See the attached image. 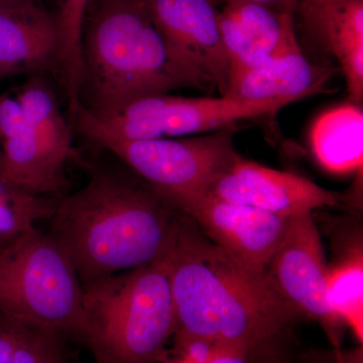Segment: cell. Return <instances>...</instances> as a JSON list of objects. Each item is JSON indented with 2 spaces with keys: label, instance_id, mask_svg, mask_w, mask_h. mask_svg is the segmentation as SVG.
Wrapping results in <instances>:
<instances>
[{
  "label": "cell",
  "instance_id": "6da1fadb",
  "mask_svg": "<svg viewBox=\"0 0 363 363\" xmlns=\"http://www.w3.org/2000/svg\"><path fill=\"white\" fill-rule=\"evenodd\" d=\"M166 257L175 335L241 344L252 360L301 317L277 292L267 272L215 245L187 215L182 214Z\"/></svg>",
  "mask_w": 363,
  "mask_h": 363
},
{
  "label": "cell",
  "instance_id": "7a4b0ae2",
  "mask_svg": "<svg viewBox=\"0 0 363 363\" xmlns=\"http://www.w3.org/2000/svg\"><path fill=\"white\" fill-rule=\"evenodd\" d=\"M90 168L87 183L60 198L51 234L81 283L131 271L161 259L182 212L125 164Z\"/></svg>",
  "mask_w": 363,
  "mask_h": 363
},
{
  "label": "cell",
  "instance_id": "3957f363",
  "mask_svg": "<svg viewBox=\"0 0 363 363\" xmlns=\"http://www.w3.org/2000/svg\"><path fill=\"white\" fill-rule=\"evenodd\" d=\"M184 88L194 86L177 65L143 0H91L75 105L104 121L138 100Z\"/></svg>",
  "mask_w": 363,
  "mask_h": 363
},
{
  "label": "cell",
  "instance_id": "277c9868",
  "mask_svg": "<svg viewBox=\"0 0 363 363\" xmlns=\"http://www.w3.org/2000/svg\"><path fill=\"white\" fill-rule=\"evenodd\" d=\"M82 289L80 340L96 363H162L168 357L177 319L166 255Z\"/></svg>",
  "mask_w": 363,
  "mask_h": 363
},
{
  "label": "cell",
  "instance_id": "5b68a950",
  "mask_svg": "<svg viewBox=\"0 0 363 363\" xmlns=\"http://www.w3.org/2000/svg\"><path fill=\"white\" fill-rule=\"evenodd\" d=\"M83 289L73 262L49 233L35 228L0 250V312L80 339Z\"/></svg>",
  "mask_w": 363,
  "mask_h": 363
},
{
  "label": "cell",
  "instance_id": "8992f818",
  "mask_svg": "<svg viewBox=\"0 0 363 363\" xmlns=\"http://www.w3.org/2000/svg\"><path fill=\"white\" fill-rule=\"evenodd\" d=\"M292 102L220 96L186 98L156 95L133 102L111 118L98 121L78 104L71 113L81 135L101 140H145L181 138L233 128L247 119L272 116Z\"/></svg>",
  "mask_w": 363,
  "mask_h": 363
},
{
  "label": "cell",
  "instance_id": "52a82bcc",
  "mask_svg": "<svg viewBox=\"0 0 363 363\" xmlns=\"http://www.w3.org/2000/svg\"><path fill=\"white\" fill-rule=\"evenodd\" d=\"M235 128H223L195 138L162 140H101L94 143L111 152L147 182L174 207L206 194L212 183L238 154Z\"/></svg>",
  "mask_w": 363,
  "mask_h": 363
},
{
  "label": "cell",
  "instance_id": "ba28073f",
  "mask_svg": "<svg viewBox=\"0 0 363 363\" xmlns=\"http://www.w3.org/2000/svg\"><path fill=\"white\" fill-rule=\"evenodd\" d=\"M177 65L194 89L225 96L229 63L214 0H143Z\"/></svg>",
  "mask_w": 363,
  "mask_h": 363
},
{
  "label": "cell",
  "instance_id": "9c48e42d",
  "mask_svg": "<svg viewBox=\"0 0 363 363\" xmlns=\"http://www.w3.org/2000/svg\"><path fill=\"white\" fill-rule=\"evenodd\" d=\"M327 272L323 245L312 213L292 217L285 240L267 267V277L301 316L317 321L334 347L340 348L344 324L329 302Z\"/></svg>",
  "mask_w": 363,
  "mask_h": 363
},
{
  "label": "cell",
  "instance_id": "30bf717a",
  "mask_svg": "<svg viewBox=\"0 0 363 363\" xmlns=\"http://www.w3.org/2000/svg\"><path fill=\"white\" fill-rule=\"evenodd\" d=\"M175 207L215 245L262 272H267L283 245L292 219L208 195L184 200Z\"/></svg>",
  "mask_w": 363,
  "mask_h": 363
},
{
  "label": "cell",
  "instance_id": "8fae6325",
  "mask_svg": "<svg viewBox=\"0 0 363 363\" xmlns=\"http://www.w3.org/2000/svg\"><path fill=\"white\" fill-rule=\"evenodd\" d=\"M205 195L283 217L337 206L345 199V196L320 187L304 177L267 168L240 155L212 183Z\"/></svg>",
  "mask_w": 363,
  "mask_h": 363
},
{
  "label": "cell",
  "instance_id": "7c38bea8",
  "mask_svg": "<svg viewBox=\"0 0 363 363\" xmlns=\"http://www.w3.org/2000/svg\"><path fill=\"white\" fill-rule=\"evenodd\" d=\"M333 73L334 69L313 65L306 58L292 16L271 56L259 66L231 79L225 96L252 101L288 100L294 104L324 92Z\"/></svg>",
  "mask_w": 363,
  "mask_h": 363
},
{
  "label": "cell",
  "instance_id": "4fadbf2b",
  "mask_svg": "<svg viewBox=\"0 0 363 363\" xmlns=\"http://www.w3.org/2000/svg\"><path fill=\"white\" fill-rule=\"evenodd\" d=\"M63 66V39L58 13L37 0L0 9V80L32 75Z\"/></svg>",
  "mask_w": 363,
  "mask_h": 363
},
{
  "label": "cell",
  "instance_id": "5bb4252c",
  "mask_svg": "<svg viewBox=\"0 0 363 363\" xmlns=\"http://www.w3.org/2000/svg\"><path fill=\"white\" fill-rule=\"evenodd\" d=\"M292 16L248 2L224 4L217 21L228 59V82L271 56Z\"/></svg>",
  "mask_w": 363,
  "mask_h": 363
},
{
  "label": "cell",
  "instance_id": "9a60e30c",
  "mask_svg": "<svg viewBox=\"0 0 363 363\" xmlns=\"http://www.w3.org/2000/svg\"><path fill=\"white\" fill-rule=\"evenodd\" d=\"M310 145L326 171L339 175L362 173V105L348 101L320 114L310 131Z\"/></svg>",
  "mask_w": 363,
  "mask_h": 363
},
{
  "label": "cell",
  "instance_id": "2e32d148",
  "mask_svg": "<svg viewBox=\"0 0 363 363\" xmlns=\"http://www.w3.org/2000/svg\"><path fill=\"white\" fill-rule=\"evenodd\" d=\"M322 45L340 64L350 101H363V0H336L323 28Z\"/></svg>",
  "mask_w": 363,
  "mask_h": 363
},
{
  "label": "cell",
  "instance_id": "e0dca14e",
  "mask_svg": "<svg viewBox=\"0 0 363 363\" xmlns=\"http://www.w3.org/2000/svg\"><path fill=\"white\" fill-rule=\"evenodd\" d=\"M40 149L55 164L65 169L73 156L72 130L62 113L54 90L40 74L30 76L16 94Z\"/></svg>",
  "mask_w": 363,
  "mask_h": 363
},
{
  "label": "cell",
  "instance_id": "ac0fdd59",
  "mask_svg": "<svg viewBox=\"0 0 363 363\" xmlns=\"http://www.w3.org/2000/svg\"><path fill=\"white\" fill-rule=\"evenodd\" d=\"M327 288L332 310L352 330L363 335V257L359 245L351 248L335 266L328 267Z\"/></svg>",
  "mask_w": 363,
  "mask_h": 363
},
{
  "label": "cell",
  "instance_id": "d6986e66",
  "mask_svg": "<svg viewBox=\"0 0 363 363\" xmlns=\"http://www.w3.org/2000/svg\"><path fill=\"white\" fill-rule=\"evenodd\" d=\"M59 199L30 194L0 179V250L50 220Z\"/></svg>",
  "mask_w": 363,
  "mask_h": 363
},
{
  "label": "cell",
  "instance_id": "ffe728a7",
  "mask_svg": "<svg viewBox=\"0 0 363 363\" xmlns=\"http://www.w3.org/2000/svg\"><path fill=\"white\" fill-rule=\"evenodd\" d=\"M91 0H57L63 39V67L67 76L69 99L77 94L80 71L81 37L86 11Z\"/></svg>",
  "mask_w": 363,
  "mask_h": 363
},
{
  "label": "cell",
  "instance_id": "44dd1931",
  "mask_svg": "<svg viewBox=\"0 0 363 363\" xmlns=\"http://www.w3.org/2000/svg\"><path fill=\"white\" fill-rule=\"evenodd\" d=\"M13 363H67L63 336L26 324Z\"/></svg>",
  "mask_w": 363,
  "mask_h": 363
},
{
  "label": "cell",
  "instance_id": "7402d4cb",
  "mask_svg": "<svg viewBox=\"0 0 363 363\" xmlns=\"http://www.w3.org/2000/svg\"><path fill=\"white\" fill-rule=\"evenodd\" d=\"M336 0H298L297 13L310 39L322 44V35L327 16Z\"/></svg>",
  "mask_w": 363,
  "mask_h": 363
},
{
  "label": "cell",
  "instance_id": "603a6c76",
  "mask_svg": "<svg viewBox=\"0 0 363 363\" xmlns=\"http://www.w3.org/2000/svg\"><path fill=\"white\" fill-rule=\"evenodd\" d=\"M175 336L174 350L169 351V357L180 363H209L213 353L215 342L208 339Z\"/></svg>",
  "mask_w": 363,
  "mask_h": 363
},
{
  "label": "cell",
  "instance_id": "cb8c5ba5",
  "mask_svg": "<svg viewBox=\"0 0 363 363\" xmlns=\"http://www.w3.org/2000/svg\"><path fill=\"white\" fill-rule=\"evenodd\" d=\"M26 125L25 111L18 100L0 94V143L20 133Z\"/></svg>",
  "mask_w": 363,
  "mask_h": 363
},
{
  "label": "cell",
  "instance_id": "d4e9b609",
  "mask_svg": "<svg viewBox=\"0 0 363 363\" xmlns=\"http://www.w3.org/2000/svg\"><path fill=\"white\" fill-rule=\"evenodd\" d=\"M26 323L0 312V363H13Z\"/></svg>",
  "mask_w": 363,
  "mask_h": 363
},
{
  "label": "cell",
  "instance_id": "484cf974",
  "mask_svg": "<svg viewBox=\"0 0 363 363\" xmlns=\"http://www.w3.org/2000/svg\"><path fill=\"white\" fill-rule=\"evenodd\" d=\"M250 353L245 346L238 343L215 342L209 363H250Z\"/></svg>",
  "mask_w": 363,
  "mask_h": 363
},
{
  "label": "cell",
  "instance_id": "4316f807",
  "mask_svg": "<svg viewBox=\"0 0 363 363\" xmlns=\"http://www.w3.org/2000/svg\"><path fill=\"white\" fill-rule=\"evenodd\" d=\"M217 6L218 4H234V2H248V4H259V6L267 7L276 13L281 14L297 13L298 0H214Z\"/></svg>",
  "mask_w": 363,
  "mask_h": 363
},
{
  "label": "cell",
  "instance_id": "83f0119b",
  "mask_svg": "<svg viewBox=\"0 0 363 363\" xmlns=\"http://www.w3.org/2000/svg\"><path fill=\"white\" fill-rule=\"evenodd\" d=\"M35 0H0V9H13L30 4Z\"/></svg>",
  "mask_w": 363,
  "mask_h": 363
},
{
  "label": "cell",
  "instance_id": "f1b7e54d",
  "mask_svg": "<svg viewBox=\"0 0 363 363\" xmlns=\"http://www.w3.org/2000/svg\"><path fill=\"white\" fill-rule=\"evenodd\" d=\"M332 363H347L346 362L345 357H344L343 352L340 350V348H335Z\"/></svg>",
  "mask_w": 363,
  "mask_h": 363
},
{
  "label": "cell",
  "instance_id": "f546056e",
  "mask_svg": "<svg viewBox=\"0 0 363 363\" xmlns=\"http://www.w3.org/2000/svg\"><path fill=\"white\" fill-rule=\"evenodd\" d=\"M162 363H180L178 362V360H176L175 358H173L172 357H169L168 354V357L166 358V359L164 360Z\"/></svg>",
  "mask_w": 363,
  "mask_h": 363
},
{
  "label": "cell",
  "instance_id": "4dcf8cb0",
  "mask_svg": "<svg viewBox=\"0 0 363 363\" xmlns=\"http://www.w3.org/2000/svg\"><path fill=\"white\" fill-rule=\"evenodd\" d=\"M2 164H4V160H2V150L1 147H0V174H1L2 171Z\"/></svg>",
  "mask_w": 363,
  "mask_h": 363
}]
</instances>
